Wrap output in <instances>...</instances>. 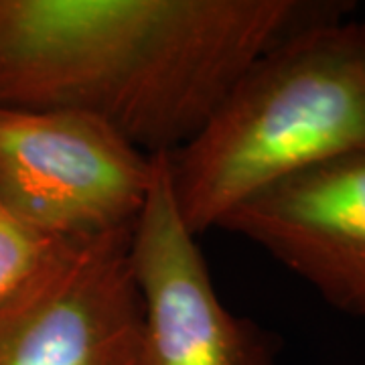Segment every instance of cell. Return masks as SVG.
I'll list each match as a JSON object with an SVG mask.
<instances>
[{
    "mask_svg": "<svg viewBox=\"0 0 365 365\" xmlns=\"http://www.w3.org/2000/svg\"><path fill=\"white\" fill-rule=\"evenodd\" d=\"M128 258L140 300L143 365H280L272 337L217 297L197 235L177 207L169 155L153 157Z\"/></svg>",
    "mask_w": 365,
    "mask_h": 365,
    "instance_id": "cell-5",
    "label": "cell"
},
{
    "mask_svg": "<svg viewBox=\"0 0 365 365\" xmlns=\"http://www.w3.org/2000/svg\"><path fill=\"white\" fill-rule=\"evenodd\" d=\"M61 242L23 222L0 201V307L39 272Z\"/></svg>",
    "mask_w": 365,
    "mask_h": 365,
    "instance_id": "cell-7",
    "label": "cell"
},
{
    "mask_svg": "<svg viewBox=\"0 0 365 365\" xmlns=\"http://www.w3.org/2000/svg\"><path fill=\"white\" fill-rule=\"evenodd\" d=\"M365 146V31L331 19L258 57L195 136L169 155L173 193L199 237L242 203Z\"/></svg>",
    "mask_w": 365,
    "mask_h": 365,
    "instance_id": "cell-2",
    "label": "cell"
},
{
    "mask_svg": "<svg viewBox=\"0 0 365 365\" xmlns=\"http://www.w3.org/2000/svg\"><path fill=\"white\" fill-rule=\"evenodd\" d=\"M361 26H364V31H365V21H364V23H361Z\"/></svg>",
    "mask_w": 365,
    "mask_h": 365,
    "instance_id": "cell-8",
    "label": "cell"
},
{
    "mask_svg": "<svg viewBox=\"0 0 365 365\" xmlns=\"http://www.w3.org/2000/svg\"><path fill=\"white\" fill-rule=\"evenodd\" d=\"M220 227L258 244L335 309L365 317V146L274 182Z\"/></svg>",
    "mask_w": 365,
    "mask_h": 365,
    "instance_id": "cell-6",
    "label": "cell"
},
{
    "mask_svg": "<svg viewBox=\"0 0 365 365\" xmlns=\"http://www.w3.org/2000/svg\"><path fill=\"white\" fill-rule=\"evenodd\" d=\"M304 0H0V108L73 110L146 155L203 128L258 57L349 13Z\"/></svg>",
    "mask_w": 365,
    "mask_h": 365,
    "instance_id": "cell-1",
    "label": "cell"
},
{
    "mask_svg": "<svg viewBox=\"0 0 365 365\" xmlns=\"http://www.w3.org/2000/svg\"><path fill=\"white\" fill-rule=\"evenodd\" d=\"M130 232L59 244L0 307V365H143Z\"/></svg>",
    "mask_w": 365,
    "mask_h": 365,
    "instance_id": "cell-4",
    "label": "cell"
},
{
    "mask_svg": "<svg viewBox=\"0 0 365 365\" xmlns=\"http://www.w3.org/2000/svg\"><path fill=\"white\" fill-rule=\"evenodd\" d=\"M153 157L73 110L0 108V201L43 234L78 240L128 227Z\"/></svg>",
    "mask_w": 365,
    "mask_h": 365,
    "instance_id": "cell-3",
    "label": "cell"
}]
</instances>
